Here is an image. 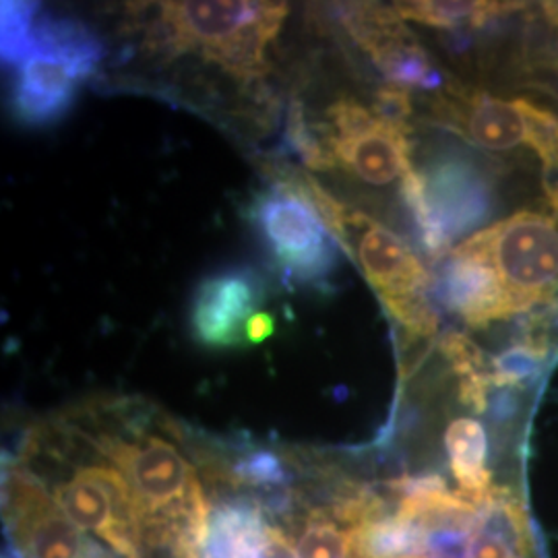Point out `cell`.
<instances>
[{
    "label": "cell",
    "mask_w": 558,
    "mask_h": 558,
    "mask_svg": "<svg viewBox=\"0 0 558 558\" xmlns=\"http://www.w3.org/2000/svg\"><path fill=\"white\" fill-rule=\"evenodd\" d=\"M104 54L106 48L89 25L46 13L36 2H2L9 108L23 126L59 124Z\"/></svg>",
    "instance_id": "1"
},
{
    "label": "cell",
    "mask_w": 558,
    "mask_h": 558,
    "mask_svg": "<svg viewBox=\"0 0 558 558\" xmlns=\"http://www.w3.org/2000/svg\"><path fill=\"white\" fill-rule=\"evenodd\" d=\"M147 44L172 57L197 54L226 75L255 81L271 71L269 46L290 13L286 2L186 0L154 4Z\"/></svg>",
    "instance_id": "2"
},
{
    "label": "cell",
    "mask_w": 558,
    "mask_h": 558,
    "mask_svg": "<svg viewBox=\"0 0 558 558\" xmlns=\"http://www.w3.org/2000/svg\"><path fill=\"white\" fill-rule=\"evenodd\" d=\"M296 182L339 246L359 263L389 315L405 327L408 336L435 338L439 317L426 299L430 276L412 246L364 211L339 203L311 174L299 172Z\"/></svg>",
    "instance_id": "3"
},
{
    "label": "cell",
    "mask_w": 558,
    "mask_h": 558,
    "mask_svg": "<svg viewBox=\"0 0 558 558\" xmlns=\"http://www.w3.org/2000/svg\"><path fill=\"white\" fill-rule=\"evenodd\" d=\"M251 221L281 276L300 286L323 288L338 267L339 244L292 170H276L271 186L251 205Z\"/></svg>",
    "instance_id": "4"
},
{
    "label": "cell",
    "mask_w": 558,
    "mask_h": 558,
    "mask_svg": "<svg viewBox=\"0 0 558 558\" xmlns=\"http://www.w3.org/2000/svg\"><path fill=\"white\" fill-rule=\"evenodd\" d=\"M499 279L513 313L548 302L558 292V216L518 211L459 244Z\"/></svg>",
    "instance_id": "5"
},
{
    "label": "cell",
    "mask_w": 558,
    "mask_h": 558,
    "mask_svg": "<svg viewBox=\"0 0 558 558\" xmlns=\"http://www.w3.org/2000/svg\"><path fill=\"white\" fill-rule=\"evenodd\" d=\"M319 126L336 168L348 170L366 184H391L405 179L414 168L408 126L380 119L375 110L354 98L333 101Z\"/></svg>",
    "instance_id": "6"
},
{
    "label": "cell",
    "mask_w": 558,
    "mask_h": 558,
    "mask_svg": "<svg viewBox=\"0 0 558 558\" xmlns=\"http://www.w3.org/2000/svg\"><path fill=\"white\" fill-rule=\"evenodd\" d=\"M2 515L9 542L23 558H87L92 539L60 511L29 468L11 461L2 476Z\"/></svg>",
    "instance_id": "7"
},
{
    "label": "cell",
    "mask_w": 558,
    "mask_h": 558,
    "mask_svg": "<svg viewBox=\"0 0 558 558\" xmlns=\"http://www.w3.org/2000/svg\"><path fill=\"white\" fill-rule=\"evenodd\" d=\"M265 288L251 267H228L201 279L191 300L193 338L211 350L240 348L246 323L259 313Z\"/></svg>",
    "instance_id": "8"
},
{
    "label": "cell",
    "mask_w": 558,
    "mask_h": 558,
    "mask_svg": "<svg viewBox=\"0 0 558 558\" xmlns=\"http://www.w3.org/2000/svg\"><path fill=\"white\" fill-rule=\"evenodd\" d=\"M341 17L350 36L393 85H416L424 89L439 87V73L433 69L426 52L403 25L396 9L359 2L343 9Z\"/></svg>",
    "instance_id": "9"
},
{
    "label": "cell",
    "mask_w": 558,
    "mask_h": 558,
    "mask_svg": "<svg viewBox=\"0 0 558 558\" xmlns=\"http://www.w3.org/2000/svg\"><path fill=\"white\" fill-rule=\"evenodd\" d=\"M548 114L527 100H499L482 94L449 104V120L459 135L488 151H507L518 145L538 151Z\"/></svg>",
    "instance_id": "10"
},
{
    "label": "cell",
    "mask_w": 558,
    "mask_h": 558,
    "mask_svg": "<svg viewBox=\"0 0 558 558\" xmlns=\"http://www.w3.org/2000/svg\"><path fill=\"white\" fill-rule=\"evenodd\" d=\"M440 292L447 306L470 327L482 329L495 320L513 317L495 271L484 260L456 246L445 263Z\"/></svg>",
    "instance_id": "11"
},
{
    "label": "cell",
    "mask_w": 558,
    "mask_h": 558,
    "mask_svg": "<svg viewBox=\"0 0 558 558\" xmlns=\"http://www.w3.org/2000/svg\"><path fill=\"white\" fill-rule=\"evenodd\" d=\"M445 451L449 470L458 482V490L465 499L488 502L505 488H519L495 480L488 465L490 440L478 420L470 416L453 420L445 430Z\"/></svg>",
    "instance_id": "12"
},
{
    "label": "cell",
    "mask_w": 558,
    "mask_h": 558,
    "mask_svg": "<svg viewBox=\"0 0 558 558\" xmlns=\"http://www.w3.org/2000/svg\"><path fill=\"white\" fill-rule=\"evenodd\" d=\"M265 530L259 500H228L211 513L203 558H259Z\"/></svg>",
    "instance_id": "13"
},
{
    "label": "cell",
    "mask_w": 558,
    "mask_h": 558,
    "mask_svg": "<svg viewBox=\"0 0 558 558\" xmlns=\"http://www.w3.org/2000/svg\"><path fill=\"white\" fill-rule=\"evenodd\" d=\"M426 199L433 218L451 240L478 218V193L474 180L459 163H442L426 179Z\"/></svg>",
    "instance_id": "14"
},
{
    "label": "cell",
    "mask_w": 558,
    "mask_h": 558,
    "mask_svg": "<svg viewBox=\"0 0 558 558\" xmlns=\"http://www.w3.org/2000/svg\"><path fill=\"white\" fill-rule=\"evenodd\" d=\"M513 7H521V4L418 0V2H398L393 9L398 11L401 20L416 21V23L430 25V27L453 29V27H458L459 23H470V25L480 27L497 15H505Z\"/></svg>",
    "instance_id": "15"
},
{
    "label": "cell",
    "mask_w": 558,
    "mask_h": 558,
    "mask_svg": "<svg viewBox=\"0 0 558 558\" xmlns=\"http://www.w3.org/2000/svg\"><path fill=\"white\" fill-rule=\"evenodd\" d=\"M300 558H359L356 530L341 527L325 509H311L299 538Z\"/></svg>",
    "instance_id": "16"
},
{
    "label": "cell",
    "mask_w": 558,
    "mask_h": 558,
    "mask_svg": "<svg viewBox=\"0 0 558 558\" xmlns=\"http://www.w3.org/2000/svg\"><path fill=\"white\" fill-rule=\"evenodd\" d=\"M288 140L292 149L300 156V160L306 163L311 170H336V160L323 140L319 124L308 122L304 117V110L300 104H294L290 108V119H288Z\"/></svg>",
    "instance_id": "17"
},
{
    "label": "cell",
    "mask_w": 558,
    "mask_h": 558,
    "mask_svg": "<svg viewBox=\"0 0 558 558\" xmlns=\"http://www.w3.org/2000/svg\"><path fill=\"white\" fill-rule=\"evenodd\" d=\"M373 110L379 114L380 119L399 124V126H405V119L412 112L408 87L393 85V83L383 87V89L377 92V96H375Z\"/></svg>",
    "instance_id": "18"
},
{
    "label": "cell",
    "mask_w": 558,
    "mask_h": 558,
    "mask_svg": "<svg viewBox=\"0 0 558 558\" xmlns=\"http://www.w3.org/2000/svg\"><path fill=\"white\" fill-rule=\"evenodd\" d=\"M259 558H300L292 539L283 534V530L267 525L265 538L260 544Z\"/></svg>",
    "instance_id": "19"
},
{
    "label": "cell",
    "mask_w": 558,
    "mask_h": 558,
    "mask_svg": "<svg viewBox=\"0 0 558 558\" xmlns=\"http://www.w3.org/2000/svg\"><path fill=\"white\" fill-rule=\"evenodd\" d=\"M274 333H276V319H274V315H269L265 311H259L246 323V341L248 343H263Z\"/></svg>",
    "instance_id": "20"
},
{
    "label": "cell",
    "mask_w": 558,
    "mask_h": 558,
    "mask_svg": "<svg viewBox=\"0 0 558 558\" xmlns=\"http://www.w3.org/2000/svg\"><path fill=\"white\" fill-rule=\"evenodd\" d=\"M542 7H544L546 17L553 21V25H557L558 27V2H544Z\"/></svg>",
    "instance_id": "21"
},
{
    "label": "cell",
    "mask_w": 558,
    "mask_h": 558,
    "mask_svg": "<svg viewBox=\"0 0 558 558\" xmlns=\"http://www.w3.org/2000/svg\"><path fill=\"white\" fill-rule=\"evenodd\" d=\"M2 558H23V555H21L20 548L13 542H7L4 550H2Z\"/></svg>",
    "instance_id": "22"
}]
</instances>
